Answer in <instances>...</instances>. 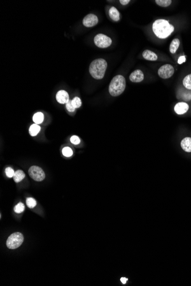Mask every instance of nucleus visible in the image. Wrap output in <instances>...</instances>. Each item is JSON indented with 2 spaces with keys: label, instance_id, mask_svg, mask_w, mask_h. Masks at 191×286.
Returning a JSON list of instances; mask_svg holds the SVG:
<instances>
[{
  "label": "nucleus",
  "instance_id": "obj_1",
  "mask_svg": "<svg viewBox=\"0 0 191 286\" xmlns=\"http://www.w3.org/2000/svg\"><path fill=\"white\" fill-rule=\"evenodd\" d=\"M152 29L154 35L158 38L165 39L174 32L175 28L166 19H159L154 22Z\"/></svg>",
  "mask_w": 191,
  "mask_h": 286
},
{
  "label": "nucleus",
  "instance_id": "obj_2",
  "mask_svg": "<svg viewBox=\"0 0 191 286\" xmlns=\"http://www.w3.org/2000/svg\"><path fill=\"white\" fill-rule=\"evenodd\" d=\"M107 68V61L103 58H98L92 62L89 70L93 78L101 79L104 77Z\"/></svg>",
  "mask_w": 191,
  "mask_h": 286
},
{
  "label": "nucleus",
  "instance_id": "obj_3",
  "mask_svg": "<svg viewBox=\"0 0 191 286\" xmlns=\"http://www.w3.org/2000/svg\"><path fill=\"white\" fill-rule=\"evenodd\" d=\"M126 78L121 75H117L113 78L110 83L109 92L113 97L121 94L126 89Z\"/></svg>",
  "mask_w": 191,
  "mask_h": 286
},
{
  "label": "nucleus",
  "instance_id": "obj_4",
  "mask_svg": "<svg viewBox=\"0 0 191 286\" xmlns=\"http://www.w3.org/2000/svg\"><path fill=\"white\" fill-rule=\"evenodd\" d=\"M24 236L21 233H13L7 239L6 246L9 249H16L22 245Z\"/></svg>",
  "mask_w": 191,
  "mask_h": 286
},
{
  "label": "nucleus",
  "instance_id": "obj_5",
  "mask_svg": "<svg viewBox=\"0 0 191 286\" xmlns=\"http://www.w3.org/2000/svg\"><path fill=\"white\" fill-rule=\"evenodd\" d=\"M28 173L29 176L37 182L43 181L45 178L44 171L40 167L37 166L31 167L29 169Z\"/></svg>",
  "mask_w": 191,
  "mask_h": 286
},
{
  "label": "nucleus",
  "instance_id": "obj_6",
  "mask_svg": "<svg viewBox=\"0 0 191 286\" xmlns=\"http://www.w3.org/2000/svg\"><path fill=\"white\" fill-rule=\"evenodd\" d=\"M94 42L97 47L107 48L112 44V40L106 35L98 34L94 37Z\"/></svg>",
  "mask_w": 191,
  "mask_h": 286
},
{
  "label": "nucleus",
  "instance_id": "obj_7",
  "mask_svg": "<svg viewBox=\"0 0 191 286\" xmlns=\"http://www.w3.org/2000/svg\"><path fill=\"white\" fill-rule=\"evenodd\" d=\"M175 69L172 65L166 64L161 66L158 70V75L161 78L168 79L173 75Z\"/></svg>",
  "mask_w": 191,
  "mask_h": 286
},
{
  "label": "nucleus",
  "instance_id": "obj_8",
  "mask_svg": "<svg viewBox=\"0 0 191 286\" xmlns=\"http://www.w3.org/2000/svg\"><path fill=\"white\" fill-rule=\"evenodd\" d=\"M98 22V19L97 16L93 14H89L85 17L82 21V24L85 26L87 28H91L96 25Z\"/></svg>",
  "mask_w": 191,
  "mask_h": 286
},
{
  "label": "nucleus",
  "instance_id": "obj_9",
  "mask_svg": "<svg viewBox=\"0 0 191 286\" xmlns=\"http://www.w3.org/2000/svg\"><path fill=\"white\" fill-rule=\"evenodd\" d=\"M189 110V105L185 102H180L176 104L174 107L175 112L178 115H183Z\"/></svg>",
  "mask_w": 191,
  "mask_h": 286
},
{
  "label": "nucleus",
  "instance_id": "obj_10",
  "mask_svg": "<svg viewBox=\"0 0 191 286\" xmlns=\"http://www.w3.org/2000/svg\"><path fill=\"white\" fill-rule=\"evenodd\" d=\"M144 73L140 70H136L132 73L129 76L130 81L135 83L142 82L144 80Z\"/></svg>",
  "mask_w": 191,
  "mask_h": 286
},
{
  "label": "nucleus",
  "instance_id": "obj_11",
  "mask_svg": "<svg viewBox=\"0 0 191 286\" xmlns=\"http://www.w3.org/2000/svg\"><path fill=\"white\" fill-rule=\"evenodd\" d=\"M56 100L60 104H66L69 101V94L66 91L60 90L57 93Z\"/></svg>",
  "mask_w": 191,
  "mask_h": 286
},
{
  "label": "nucleus",
  "instance_id": "obj_12",
  "mask_svg": "<svg viewBox=\"0 0 191 286\" xmlns=\"http://www.w3.org/2000/svg\"><path fill=\"white\" fill-rule=\"evenodd\" d=\"M181 148L187 153H191V137H185L181 141Z\"/></svg>",
  "mask_w": 191,
  "mask_h": 286
},
{
  "label": "nucleus",
  "instance_id": "obj_13",
  "mask_svg": "<svg viewBox=\"0 0 191 286\" xmlns=\"http://www.w3.org/2000/svg\"><path fill=\"white\" fill-rule=\"evenodd\" d=\"M143 57L144 59L150 61H155L158 58L156 54L149 50H145L143 52Z\"/></svg>",
  "mask_w": 191,
  "mask_h": 286
},
{
  "label": "nucleus",
  "instance_id": "obj_14",
  "mask_svg": "<svg viewBox=\"0 0 191 286\" xmlns=\"http://www.w3.org/2000/svg\"><path fill=\"white\" fill-rule=\"evenodd\" d=\"M109 14L110 19L115 21H118L120 20V13L115 7H111L109 10Z\"/></svg>",
  "mask_w": 191,
  "mask_h": 286
},
{
  "label": "nucleus",
  "instance_id": "obj_15",
  "mask_svg": "<svg viewBox=\"0 0 191 286\" xmlns=\"http://www.w3.org/2000/svg\"><path fill=\"white\" fill-rule=\"evenodd\" d=\"M180 44V41L178 38L173 39L169 46V51L172 54H175L177 51Z\"/></svg>",
  "mask_w": 191,
  "mask_h": 286
},
{
  "label": "nucleus",
  "instance_id": "obj_16",
  "mask_svg": "<svg viewBox=\"0 0 191 286\" xmlns=\"http://www.w3.org/2000/svg\"><path fill=\"white\" fill-rule=\"evenodd\" d=\"M25 173L22 170H17L14 173V176H13V179L14 181L16 183H19L21 182L22 179L25 178Z\"/></svg>",
  "mask_w": 191,
  "mask_h": 286
},
{
  "label": "nucleus",
  "instance_id": "obj_17",
  "mask_svg": "<svg viewBox=\"0 0 191 286\" xmlns=\"http://www.w3.org/2000/svg\"><path fill=\"white\" fill-rule=\"evenodd\" d=\"M183 85L186 89L191 90V74L185 76L183 80Z\"/></svg>",
  "mask_w": 191,
  "mask_h": 286
},
{
  "label": "nucleus",
  "instance_id": "obj_18",
  "mask_svg": "<svg viewBox=\"0 0 191 286\" xmlns=\"http://www.w3.org/2000/svg\"><path fill=\"white\" fill-rule=\"evenodd\" d=\"M41 127L37 124H33L31 125L29 128V133L31 136H36L38 132H40Z\"/></svg>",
  "mask_w": 191,
  "mask_h": 286
},
{
  "label": "nucleus",
  "instance_id": "obj_19",
  "mask_svg": "<svg viewBox=\"0 0 191 286\" xmlns=\"http://www.w3.org/2000/svg\"><path fill=\"white\" fill-rule=\"evenodd\" d=\"M44 120V114L38 112L37 113L35 114L34 116L33 117V121L36 124H40L43 122Z\"/></svg>",
  "mask_w": 191,
  "mask_h": 286
},
{
  "label": "nucleus",
  "instance_id": "obj_20",
  "mask_svg": "<svg viewBox=\"0 0 191 286\" xmlns=\"http://www.w3.org/2000/svg\"><path fill=\"white\" fill-rule=\"evenodd\" d=\"M155 3L161 7H169V5L172 3L171 0H156Z\"/></svg>",
  "mask_w": 191,
  "mask_h": 286
},
{
  "label": "nucleus",
  "instance_id": "obj_21",
  "mask_svg": "<svg viewBox=\"0 0 191 286\" xmlns=\"http://www.w3.org/2000/svg\"><path fill=\"white\" fill-rule=\"evenodd\" d=\"M183 95H180V97L185 101H189L191 100V90H187L186 91H183Z\"/></svg>",
  "mask_w": 191,
  "mask_h": 286
},
{
  "label": "nucleus",
  "instance_id": "obj_22",
  "mask_svg": "<svg viewBox=\"0 0 191 286\" xmlns=\"http://www.w3.org/2000/svg\"><path fill=\"white\" fill-rule=\"evenodd\" d=\"M26 204H27L28 207L30 208H35L37 204V202L36 201V200L33 198H27L26 200Z\"/></svg>",
  "mask_w": 191,
  "mask_h": 286
},
{
  "label": "nucleus",
  "instance_id": "obj_23",
  "mask_svg": "<svg viewBox=\"0 0 191 286\" xmlns=\"http://www.w3.org/2000/svg\"><path fill=\"white\" fill-rule=\"evenodd\" d=\"M25 210V206L22 203H19V204H17L16 206L14 208V210L16 212V213H21Z\"/></svg>",
  "mask_w": 191,
  "mask_h": 286
},
{
  "label": "nucleus",
  "instance_id": "obj_24",
  "mask_svg": "<svg viewBox=\"0 0 191 286\" xmlns=\"http://www.w3.org/2000/svg\"><path fill=\"white\" fill-rule=\"evenodd\" d=\"M72 104L75 109L79 108L81 106V100H80V98L76 97L74 98V99L72 100Z\"/></svg>",
  "mask_w": 191,
  "mask_h": 286
},
{
  "label": "nucleus",
  "instance_id": "obj_25",
  "mask_svg": "<svg viewBox=\"0 0 191 286\" xmlns=\"http://www.w3.org/2000/svg\"><path fill=\"white\" fill-rule=\"evenodd\" d=\"M63 154L65 157H69L72 156L73 154V151L72 149L69 147H65L64 148L63 150Z\"/></svg>",
  "mask_w": 191,
  "mask_h": 286
},
{
  "label": "nucleus",
  "instance_id": "obj_26",
  "mask_svg": "<svg viewBox=\"0 0 191 286\" xmlns=\"http://www.w3.org/2000/svg\"><path fill=\"white\" fill-rule=\"evenodd\" d=\"M14 170L11 167H6V169H5V173H6V176L9 178H12L14 176Z\"/></svg>",
  "mask_w": 191,
  "mask_h": 286
},
{
  "label": "nucleus",
  "instance_id": "obj_27",
  "mask_svg": "<svg viewBox=\"0 0 191 286\" xmlns=\"http://www.w3.org/2000/svg\"><path fill=\"white\" fill-rule=\"evenodd\" d=\"M66 108L69 112H73L75 110V108L73 106L72 104V100H69L66 104Z\"/></svg>",
  "mask_w": 191,
  "mask_h": 286
},
{
  "label": "nucleus",
  "instance_id": "obj_28",
  "mask_svg": "<svg viewBox=\"0 0 191 286\" xmlns=\"http://www.w3.org/2000/svg\"><path fill=\"white\" fill-rule=\"evenodd\" d=\"M70 142L74 145H78L80 142V139L77 136L74 135V136H73V137H71Z\"/></svg>",
  "mask_w": 191,
  "mask_h": 286
},
{
  "label": "nucleus",
  "instance_id": "obj_29",
  "mask_svg": "<svg viewBox=\"0 0 191 286\" xmlns=\"http://www.w3.org/2000/svg\"><path fill=\"white\" fill-rule=\"evenodd\" d=\"M186 61V57L184 56H182L180 57H179V59L177 60V62L179 64H182V63H184Z\"/></svg>",
  "mask_w": 191,
  "mask_h": 286
},
{
  "label": "nucleus",
  "instance_id": "obj_30",
  "mask_svg": "<svg viewBox=\"0 0 191 286\" xmlns=\"http://www.w3.org/2000/svg\"><path fill=\"white\" fill-rule=\"evenodd\" d=\"M129 2H131L130 0H120V3H121L122 5H126L127 4L129 3Z\"/></svg>",
  "mask_w": 191,
  "mask_h": 286
},
{
  "label": "nucleus",
  "instance_id": "obj_31",
  "mask_svg": "<svg viewBox=\"0 0 191 286\" xmlns=\"http://www.w3.org/2000/svg\"><path fill=\"white\" fill-rule=\"evenodd\" d=\"M127 280H128V279H127V278H121V282L123 284H126V282H127Z\"/></svg>",
  "mask_w": 191,
  "mask_h": 286
}]
</instances>
